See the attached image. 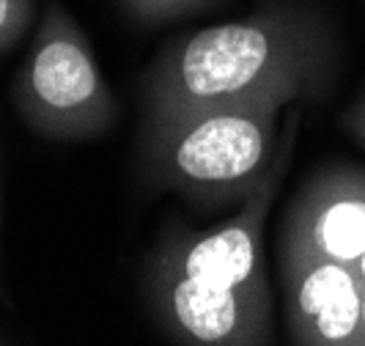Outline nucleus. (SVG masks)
<instances>
[{
    "mask_svg": "<svg viewBox=\"0 0 365 346\" xmlns=\"http://www.w3.org/2000/svg\"><path fill=\"white\" fill-rule=\"evenodd\" d=\"M344 127L365 148V91L346 108V113H344Z\"/></svg>",
    "mask_w": 365,
    "mask_h": 346,
    "instance_id": "obj_9",
    "label": "nucleus"
},
{
    "mask_svg": "<svg viewBox=\"0 0 365 346\" xmlns=\"http://www.w3.org/2000/svg\"><path fill=\"white\" fill-rule=\"evenodd\" d=\"M36 19V0H0V55L14 50Z\"/></svg>",
    "mask_w": 365,
    "mask_h": 346,
    "instance_id": "obj_8",
    "label": "nucleus"
},
{
    "mask_svg": "<svg viewBox=\"0 0 365 346\" xmlns=\"http://www.w3.org/2000/svg\"><path fill=\"white\" fill-rule=\"evenodd\" d=\"M351 273L357 275V280H360V286H363V289H365V253H363V258H360V261H357V264L351 267Z\"/></svg>",
    "mask_w": 365,
    "mask_h": 346,
    "instance_id": "obj_10",
    "label": "nucleus"
},
{
    "mask_svg": "<svg viewBox=\"0 0 365 346\" xmlns=\"http://www.w3.org/2000/svg\"><path fill=\"white\" fill-rule=\"evenodd\" d=\"M283 108L280 99H256L146 116L143 176L148 187L176 193L201 209L245 200L280 148L277 118Z\"/></svg>",
    "mask_w": 365,
    "mask_h": 346,
    "instance_id": "obj_2",
    "label": "nucleus"
},
{
    "mask_svg": "<svg viewBox=\"0 0 365 346\" xmlns=\"http://www.w3.org/2000/svg\"><path fill=\"white\" fill-rule=\"evenodd\" d=\"M363 344H365V289H363Z\"/></svg>",
    "mask_w": 365,
    "mask_h": 346,
    "instance_id": "obj_11",
    "label": "nucleus"
},
{
    "mask_svg": "<svg viewBox=\"0 0 365 346\" xmlns=\"http://www.w3.org/2000/svg\"><path fill=\"white\" fill-rule=\"evenodd\" d=\"M143 289L157 322L179 346H269L272 297L187 275L151 253Z\"/></svg>",
    "mask_w": 365,
    "mask_h": 346,
    "instance_id": "obj_4",
    "label": "nucleus"
},
{
    "mask_svg": "<svg viewBox=\"0 0 365 346\" xmlns=\"http://www.w3.org/2000/svg\"><path fill=\"white\" fill-rule=\"evenodd\" d=\"M280 278L297 346H365L357 275L311 250L286 225L280 234Z\"/></svg>",
    "mask_w": 365,
    "mask_h": 346,
    "instance_id": "obj_5",
    "label": "nucleus"
},
{
    "mask_svg": "<svg viewBox=\"0 0 365 346\" xmlns=\"http://www.w3.org/2000/svg\"><path fill=\"white\" fill-rule=\"evenodd\" d=\"M329 31L311 9L267 3L253 14L176 39L140 80L146 116L280 99L292 105L327 88Z\"/></svg>",
    "mask_w": 365,
    "mask_h": 346,
    "instance_id": "obj_1",
    "label": "nucleus"
},
{
    "mask_svg": "<svg viewBox=\"0 0 365 346\" xmlns=\"http://www.w3.org/2000/svg\"><path fill=\"white\" fill-rule=\"evenodd\" d=\"M283 225L311 250L354 267L365 253V171L329 165L294 195Z\"/></svg>",
    "mask_w": 365,
    "mask_h": 346,
    "instance_id": "obj_6",
    "label": "nucleus"
},
{
    "mask_svg": "<svg viewBox=\"0 0 365 346\" xmlns=\"http://www.w3.org/2000/svg\"><path fill=\"white\" fill-rule=\"evenodd\" d=\"M14 105L28 127L53 141H88L118 118L91 39L58 0H50L14 77Z\"/></svg>",
    "mask_w": 365,
    "mask_h": 346,
    "instance_id": "obj_3",
    "label": "nucleus"
},
{
    "mask_svg": "<svg viewBox=\"0 0 365 346\" xmlns=\"http://www.w3.org/2000/svg\"><path fill=\"white\" fill-rule=\"evenodd\" d=\"M220 3L222 0H121L129 17L146 28H157L173 19L195 17V14L217 9Z\"/></svg>",
    "mask_w": 365,
    "mask_h": 346,
    "instance_id": "obj_7",
    "label": "nucleus"
}]
</instances>
